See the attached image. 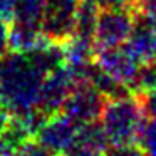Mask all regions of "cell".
<instances>
[{"mask_svg":"<svg viewBox=\"0 0 156 156\" xmlns=\"http://www.w3.org/2000/svg\"><path fill=\"white\" fill-rule=\"evenodd\" d=\"M44 76L29 54L9 52L0 59V101L15 116L35 109Z\"/></svg>","mask_w":156,"mask_h":156,"instance_id":"1","label":"cell"},{"mask_svg":"<svg viewBox=\"0 0 156 156\" xmlns=\"http://www.w3.org/2000/svg\"><path fill=\"white\" fill-rule=\"evenodd\" d=\"M12 119H14V112L10 111V108L4 101H0V133L10 124Z\"/></svg>","mask_w":156,"mask_h":156,"instance_id":"21","label":"cell"},{"mask_svg":"<svg viewBox=\"0 0 156 156\" xmlns=\"http://www.w3.org/2000/svg\"><path fill=\"white\" fill-rule=\"evenodd\" d=\"M81 0H45L42 30L55 44H64L74 37L76 14Z\"/></svg>","mask_w":156,"mask_h":156,"instance_id":"4","label":"cell"},{"mask_svg":"<svg viewBox=\"0 0 156 156\" xmlns=\"http://www.w3.org/2000/svg\"><path fill=\"white\" fill-rule=\"evenodd\" d=\"M29 138H32L30 133L20 122V119L14 116L12 122L0 133V156H15L17 149Z\"/></svg>","mask_w":156,"mask_h":156,"instance_id":"13","label":"cell"},{"mask_svg":"<svg viewBox=\"0 0 156 156\" xmlns=\"http://www.w3.org/2000/svg\"><path fill=\"white\" fill-rule=\"evenodd\" d=\"M14 5L15 0H0V19L14 20Z\"/></svg>","mask_w":156,"mask_h":156,"instance_id":"22","label":"cell"},{"mask_svg":"<svg viewBox=\"0 0 156 156\" xmlns=\"http://www.w3.org/2000/svg\"><path fill=\"white\" fill-rule=\"evenodd\" d=\"M99 10H101V5L98 4V0H81L77 14H76V37L94 42Z\"/></svg>","mask_w":156,"mask_h":156,"instance_id":"12","label":"cell"},{"mask_svg":"<svg viewBox=\"0 0 156 156\" xmlns=\"http://www.w3.org/2000/svg\"><path fill=\"white\" fill-rule=\"evenodd\" d=\"M136 15L139 20L156 29V0H138Z\"/></svg>","mask_w":156,"mask_h":156,"instance_id":"18","label":"cell"},{"mask_svg":"<svg viewBox=\"0 0 156 156\" xmlns=\"http://www.w3.org/2000/svg\"><path fill=\"white\" fill-rule=\"evenodd\" d=\"M15 156H59V154H55L52 149H49L47 146H44L39 139L29 138L27 141L17 149Z\"/></svg>","mask_w":156,"mask_h":156,"instance_id":"17","label":"cell"},{"mask_svg":"<svg viewBox=\"0 0 156 156\" xmlns=\"http://www.w3.org/2000/svg\"><path fill=\"white\" fill-rule=\"evenodd\" d=\"M77 131L79 126L72 119H69L64 112H55L44 121L35 138L55 154L62 156L76 139Z\"/></svg>","mask_w":156,"mask_h":156,"instance_id":"8","label":"cell"},{"mask_svg":"<svg viewBox=\"0 0 156 156\" xmlns=\"http://www.w3.org/2000/svg\"><path fill=\"white\" fill-rule=\"evenodd\" d=\"M98 4L101 7H128L136 10L138 0H98Z\"/></svg>","mask_w":156,"mask_h":156,"instance_id":"23","label":"cell"},{"mask_svg":"<svg viewBox=\"0 0 156 156\" xmlns=\"http://www.w3.org/2000/svg\"><path fill=\"white\" fill-rule=\"evenodd\" d=\"M104 156H146L143 153L141 146L138 144H119V146H109L106 149Z\"/></svg>","mask_w":156,"mask_h":156,"instance_id":"19","label":"cell"},{"mask_svg":"<svg viewBox=\"0 0 156 156\" xmlns=\"http://www.w3.org/2000/svg\"><path fill=\"white\" fill-rule=\"evenodd\" d=\"M138 143L146 156H156V116L148 119Z\"/></svg>","mask_w":156,"mask_h":156,"instance_id":"16","label":"cell"},{"mask_svg":"<svg viewBox=\"0 0 156 156\" xmlns=\"http://www.w3.org/2000/svg\"><path fill=\"white\" fill-rule=\"evenodd\" d=\"M9 52H10V29L7 20L0 19V59H4Z\"/></svg>","mask_w":156,"mask_h":156,"instance_id":"20","label":"cell"},{"mask_svg":"<svg viewBox=\"0 0 156 156\" xmlns=\"http://www.w3.org/2000/svg\"><path fill=\"white\" fill-rule=\"evenodd\" d=\"M108 148L109 141L102 128L96 122H89L79 126L76 139L62 156H104Z\"/></svg>","mask_w":156,"mask_h":156,"instance_id":"9","label":"cell"},{"mask_svg":"<svg viewBox=\"0 0 156 156\" xmlns=\"http://www.w3.org/2000/svg\"><path fill=\"white\" fill-rule=\"evenodd\" d=\"M101 128L109 144H136L148 122L143 102L138 94L108 99L101 112Z\"/></svg>","mask_w":156,"mask_h":156,"instance_id":"2","label":"cell"},{"mask_svg":"<svg viewBox=\"0 0 156 156\" xmlns=\"http://www.w3.org/2000/svg\"><path fill=\"white\" fill-rule=\"evenodd\" d=\"M129 89H131L133 94H139V96L156 91V62L141 64Z\"/></svg>","mask_w":156,"mask_h":156,"instance_id":"15","label":"cell"},{"mask_svg":"<svg viewBox=\"0 0 156 156\" xmlns=\"http://www.w3.org/2000/svg\"><path fill=\"white\" fill-rule=\"evenodd\" d=\"M94 62L99 69L109 74L112 79L122 82L124 86H131L138 74L141 62L134 57L128 47H108V49H98L94 54ZM131 91V89H129Z\"/></svg>","mask_w":156,"mask_h":156,"instance_id":"7","label":"cell"},{"mask_svg":"<svg viewBox=\"0 0 156 156\" xmlns=\"http://www.w3.org/2000/svg\"><path fill=\"white\" fill-rule=\"evenodd\" d=\"M126 44H128L126 47L134 54V57L141 64L156 62V29H153L151 25L138 19Z\"/></svg>","mask_w":156,"mask_h":156,"instance_id":"11","label":"cell"},{"mask_svg":"<svg viewBox=\"0 0 156 156\" xmlns=\"http://www.w3.org/2000/svg\"><path fill=\"white\" fill-rule=\"evenodd\" d=\"M51 39L44 34L41 25L14 20L10 27V52L29 54L49 44Z\"/></svg>","mask_w":156,"mask_h":156,"instance_id":"10","label":"cell"},{"mask_svg":"<svg viewBox=\"0 0 156 156\" xmlns=\"http://www.w3.org/2000/svg\"><path fill=\"white\" fill-rule=\"evenodd\" d=\"M136 22H138V15L134 9L101 7L94 32L96 51L126 44Z\"/></svg>","mask_w":156,"mask_h":156,"instance_id":"3","label":"cell"},{"mask_svg":"<svg viewBox=\"0 0 156 156\" xmlns=\"http://www.w3.org/2000/svg\"><path fill=\"white\" fill-rule=\"evenodd\" d=\"M45 0H15L14 5V20L35 24L42 27Z\"/></svg>","mask_w":156,"mask_h":156,"instance_id":"14","label":"cell"},{"mask_svg":"<svg viewBox=\"0 0 156 156\" xmlns=\"http://www.w3.org/2000/svg\"><path fill=\"white\" fill-rule=\"evenodd\" d=\"M106 101L108 99L89 82L77 84L67 96L61 112H64L77 126H84L89 122H96L101 118Z\"/></svg>","mask_w":156,"mask_h":156,"instance_id":"5","label":"cell"},{"mask_svg":"<svg viewBox=\"0 0 156 156\" xmlns=\"http://www.w3.org/2000/svg\"><path fill=\"white\" fill-rule=\"evenodd\" d=\"M74 87L76 82L72 79L71 72L66 67V64H62L61 67L54 69L44 76L41 91H39L37 108L47 116L61 112L66 99Z\"/></svg>","mask_w":156,"mask_h":156,"instance_id":"6","label":"cell"}]
</instances>
